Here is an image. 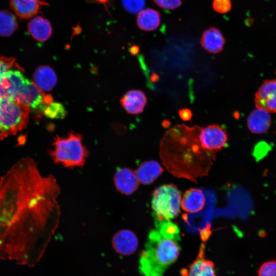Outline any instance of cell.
Returning <instances> with one entry per match:
<instances>
[{
  "label": "cell",
  "instance_id": "cell-6",
  "mask_svg": "<svg viewBox=\"0 0 276 276\" xmlns=\"http://www.w3.org/2000/svg\"><path fill=\"white\" fill-rule=\"evenodd\" d=\"M257 108L268 112H276V79L263 81L255 94Z\"/></svg>",
  "mask_w": 276,
  "mask_h": 276
},
{
  "label": "cell",
  "instance_id": "cell-3",
  "mask_svg": "<svg viewBox=\"0 0 276 276\" xmlns=\"http://www.w3.org/2000/svg\"><path fill=\"white\" fill-rule=\"evenodd\" d=\"M49 154L55 163L73 168L84 165L88 152L83 144L82 136L71 132L66 136H56L54 138Z\"/></svg>",
  "mask_w": 276,
  "mask_h": 276
},
{
  "label": "cell",
  "instance_id": "cell-9",
  "mask_svg": "<svg viewBox=\"0 0 276 276\" xmlns=\"http://www.w3.org/2000/svg\"><path fill=\"white\" fill-rule=\"evenodd\" d=\"M113 179L117 190L125 195L132 194L139 186V180L135 172L127 168L118 169Z\"/></svg>",
  "mask_w": 276,
  "mask_h": 276
},
{
  "label": "cell",
  "instance_id": "cell-12",
  "mask_svg": "<svg viewBox=\"0 0 276 276\" xmlns=\"http://www.w3.org/2000/svg\"><path fill=\"white\" fill-rule=\"evenodd\" d=\"M147 102L145 94L143 91L139 89L129 90L120 100L122 106L130 114H139L142 112Z\"/></svg>",
  "mask_w": 276,
  "mask_h": 276
},
{
  "label": "cell",
  "instance_id": "cell-11",
  "mask_svg": "<svg viewBox=\"0 0 276 276\" xmlns=\"http://www.w3.org/2000/svg\"><path fill=\"white\" fill-rule=\"evenodd\" d=\"M225 42L222 33L214 27L205 30L200 39L202 47L208 52L213 54H217L222 51Z\"/></svg>",
  "mask_w": 276,
  "mask_h": 276
},
{
  "label": "cell",
  "instance_id": "cell-15",
  "mask_svg": "<svg viewBox=\"0 0 276 276\" xmlns=\"http://www.w3.org/2000/svg\"><path fill=\"white\" fill-rule=\"evenodd\" d=\"M28 30L33 38L41 42L49 39L53 31L50 22L41 16H35L30 20Z\"/></svg>",
  "mask_w": 276,
  "mask_h": 276
},
{
  "label": "cell",
  "instance_id": "cell-27",
  "mask_svg": "<svg viewBox=\"0 0 276 276\" xmlns=\"http://www.w3.org/2000/svg\"><path fill=\"white\" fill-rule=\"evenodd\" d=\"M7 137L3 124V115L0 109V140H3Z\"/></svg>",
  "mask_w": 276,
  "mask_h": 276
},
{
  "label": "cell",
  "instance_id": "cell-10",
  "mask_svg": "<svg viewBox=\"0 0 276 276\" xmlns=\"http://www.w3.org/2000/svg\"><path fill=\"white\" fill-rule=\"evenodd\" d=\"M10 3L15 14L22 19L36 16L42 6L49 5L45 0H10Z\"/></svg>",
  "mask_w": 276,
  "mask_h": 276
},
{
  "label": "cell",
  "instance_id": "cell-22",
  "mask_svg": "<svg viewBox=\"0 0 276 276\" xmlns=\"http://www.w3.org/2000/svg\"><path fill=\"white\" fill-rule=\"evenodd\" d=\"M258 276H276V260H270L262 264L258 271Z\"/></svg>",
  "mask_w": 276,
  "mask_h": 276
},
{
  "label": "cell",
  "instance_id": "cell-14",
  "mask_svg": "<svg viewBox=\"0 0 276 276\" xmlns=\"http://www.w3.org/2000/svg\"><path fill=\"white\" fill-rule=\"evenodd\" d=\"M205 203V197L201 190L191 188L184 193L181 200V206L186 212L195 213L201 210Z\"/></svg>",
  "mask_w": 276,
  "mask_h": 276
},
{
  "label": "cell",
  "instance_id": "cell-21",
  "mask_svg": "<svg viewBox=\"0 0 276 276\" xmlns=\"http://www.w3.org/2000/svg\"><path fill=\"white\" fill-rule=\"evenodd\" d=\"M125 9L132 14H138L145 9V0H122Z\"/></svg>",
  "mask_w": 276,
  "mask_h": 276
},
{
  "label": "cell",
  "instance_id": "cell-20",
  "mask_svg": "<svg viewBox=\"0 0 276 276\" xmlns=\"http://www.w3.org/2000/svg\"><path fill=\"white\" fill-rule=\"evenodd\" d=\"M41 112L46 117L52 119H62L67 114L62 104L54 102L45 105Z\"/></svg>",
  "mask_w": 276,
  "mask_h": 276
},
{
  "label": "cell",
  "instance_id": "cell-13",
  "mask_svg": "<svg viewBox=\"0 0 276 276\" xmlns=\"http://www.w3.org/2000/svg\"><path fill=\"white\" fill-rule=\"evenodd\" d=\"M247 123L248 128L251 132L261 134L268 130L271 125V119L269 112L257 108L249 114Z\"/></svg>",
  "mask_w": 276,
  "mask_h": 276
},
{
  "label": "cell",
  "instance_id": "cell-30",
  "mask_svg": "<svg viewBox=\"0 0 276 276\" xmlns=\"http://www.w3.org/2000/svg\"><path fill=\"white\" fill-rule=\"evenodd\" d=\"M151 79L153 82H156L158 80V76L155 73H153L151 77Z\"/></svg>",
  "mask_w": 276,
  "mask_h": 276
},
{
  "label": "cell",
  "instance_id": "cell-7",
  "mask_svg": "<svg viewBox=\"0 0 276 276\" xmlns=\"http://www.w3.org/2000/svg\"><path fill=\"white\" fill-rule=\"evenodd\" d=\"M205 246L202 244L195 260L180 271L181 276H216L212 262L204 257Z\"/></svg>",
  "mask_w": 276,
  "mask_h": 276
},
{
  "label": "cell",
  "instance_id": "cell-1",
  "mask_svg": "<svg viewBox=\"0 0 276 276\" xmlns=\"http://www.w3.org/2000/svg\"><path fill=\"white\" fill-rule=\"evenodd\" d=\"M60 188L24 157L0 178V259L33 266L57 227Z\"/></svg>",
  "mask_w": 276,
  "mask_h": 276
},
{
  "label": "cell",
  "instance_id": "cell-5",
  "mask_svg": "<svg viewBox=\"0 0 276 276\" xmlns=\"http://www.w3.org/2000/svg\"><path fill=\"white\" fill-rule=\"evenodd\" d=\"M199 138L201 147L212 152L221 149L225 146L227 141L225 131L217 124L201 128Z\"/></svg>",
  "mask_w": 276,
  "mask_h": 276
},
{
  "label": "cell",
  "instance_id": "cell-23",
  "mask_svg": "<svg viewBox=\"0 0 276 276\" xmlns=\"http://www.w3.org/2000/svg\"><path fill=\"white\" fill-rule=\"evenodd\" d=\"M232 2L231 0H213L212 8L217 13L225 14L232 9Z\"/></svg>",
  "mask_w": 276,
  "mask_h": 276
},
{
  "label": "cell",
  "instance_id": "cell-4",
  "mask_svg": "<svg viewBox=\"0 0 276 276\" xmlns=\"http://www.w3.org/2000/svg\"><path fill=\"white\" fill-rule=\"evenodd\" d=\"M151 204L155 220L169 221L180 212V192L174 185L160 186L153 193Z\"/></svg>",
  "mask_w": 276,
  "mask_h": 276
},
{
  "label": "cell",
  "instance_id": "cell-18",
  "mask_svg": "<svg viewBox=\"0 0 276 276\" xmlns=\"http://www.w3.org/2000/svg\"><path fill=\"white\" fill-rule=\"evenodd\" d=\"M160 23V13L154 9L146 8L137 14L136 24L143 31L155 30L159 27Z\"/></svg>",
  "mask_w": 276,
  "mask_h": 276
},
{
  "label": "cell",
  "instance_id": "cell-17",
  "mask_svg": "<svg viewBox=\"0 0 276 276\" xmlns=\"http://www.w3.org/2000/svg\"><path fill=\"white\" fill-rule=\"evenodd\" d=\"M163 171V169L158 162L149 160L142 163L135 173L140 182L148 185L153 182Z\"/></svg>",
  "mask_w": 276,
  "mask_h": 276
},
{
  "label": "cell",
  "instance_id": "cell-29",
  "mask_svg": "<svg viewBox=\"0 0 276 276\" xmlns=\"http://www.w3.org/2000/svg\"><path fill=\"white\" fill-rule=\"evenodd\" d=\"M88 1L96 2V3H101L105 6L110 2V0H88Z\"/></svg>",
  "mask_w": 276,
  "mask_h": 276
},
{
  "label": "cell",
  "instance_id": "cell-31",
  "mask_svg": "<svg viewBox=\"0 0 276 276\" xmlns=\"http://www.w3.org/2000/svg\"><path fill=\"white\" fill-rule=\"evenodd\" d=\"M275 74H276V72H275Z\"/></svg>",
  "mask_w": 276,
  "mask_h": 276
},
{
  "label": "cell",
  "instance_id": "cell-16",
  "mask_svg": "<svg viewBox=\"0 0 276 276\" xmlns=\"http://www.w3.org/2000/svg\"><path fill=\"white\" fill-rule=\"evenodd\" d=\"M33 80L34 83L43 91L51 90L57 81L54 71L47 65L39 66L35 70Z\"/></svg>",
  "mask_w": 276,
  "mask_h": 276
},
{
  "label": "cell",
  "instance_id": "cell-24",
  "mask_svg": "<svg viewBox=\"0 0 276 276\" xmlns=\"http://www.w3.org/2000/svg\"><path fill=\"white\" fill-rule=\"evenodd\" d=\"M15 59L12 58L6 57H0V82L3 79L5 74L13 67H15Z\"/></svg>",
  "mask_w": 276,
  "mask_h": 276
},
{
  "label": "cell",
  "instance_id": "cell-28",
  "mask_svg": "<svg viewBox=\"0 0 276 276\" xmlns=\"http://www.w3.org/2000/svg\"><path fill=\"white\" fill-rule=\"evenodd\" d=\"M140 51V48L137 45H133L130 49V52L132 55H136Z\"/></svg>",
  "mask_w": 276,
  "mask_h": 276
},
{
  "label": "cell",
  "instance_id": "cell-25",
  "mask_svg": "<svg viewBox=\"0 0 276 276\" xmlns=\"http://www.w3.org/2000/svg\"><path fill=\"white\" fill-rule=\"evenodd\" d=\"M159 8L165 10H174L181 5L182 0H152Z\"/></svg>",
  "mask_w": 276,
  "mask_h": 276
},
{
  "label": "cell",
  "instance_id": "cell-8",
  "mask_svg": "<svg viewBox=\"0 0 276 276\" xmlns=\"http://www.w3.org/2000/svg\"><path fill=\"white\" fill-rule=\"evenodd\" d=\"M112 244L117 252L123 256H128L136 251L138 246V240L132 231L123 229L114 234Z\"/></svg>",
  "mask_w": 276,
  "mask_h": 276
},
{
  "label": "cell",
  "instance_id": "cell-19",
  "mask_svg": "<svg viewBox=\"0 0 276 276\" xmlns=\"http://www.w3.org/2000/svg\"><path fill=\"white\" fill-rule=\"evenodd\" d=\"M17 28L15 16L8 11L0 10V36H9Z\"/></svg>",
  "mask_w": 276,
  "mask_h": 276
},
{
  "label": "cell",
  "instance_id": "cell-26",
  "mask_svg": "<svg viewBox=\"0 0 276 276\" xmlns=\"http://www.w3.org/2000/svg\"><path fill=\"white\" fill-rule=\"evenodd\" d=\"M180 118L184 121H188L191 119L193 114L191 110L187 108H183L178 110Z\"/></svg>",
  "mask_w": 276,
  "mask_h": 276
},
{
  "label": "cell",
  "instance_id": "cell-2",
  "mask_svg": "<svg viewBox=\"0 0 276 276\" xmlns=\"http://www.w3.org/2000/svg\"><path fill=\"white\" fill-rule=\"evenodd\" d=\"M155 225L140 255L139 269L144 276H163L180 250L177 225L170 220H155Z\"/></svg>",
  "mask_w": 276,
  "mask_h": 276
}]
</instances>
